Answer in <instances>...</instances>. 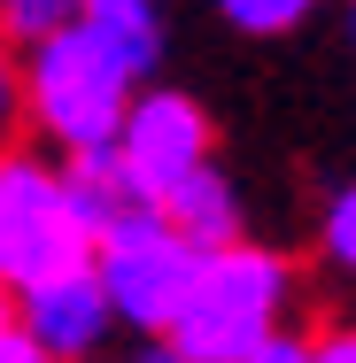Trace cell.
<instances>
[{
	"label": "cell",
	"mask_w": 356,
	"mask_h": 363,
	"mask_svg": "<svg viewBox=\"0 0 356 363\" xmlns=\"http://www.w3.org/2000/svg\"><path fill=\"white\" fill-rule=\"evenodd\" d=\"M310 8H318V0H217V16H225L232 31H248V39H279Z\"/></svg>",
	"instance_id": "10"
},
{
	"label": "cell",
	"mask_w": 356,
	"mask_h": 363,
	"mask_svg": "<svg viewBox=\"0 0 356 363\" xmlns=\"http://www.w3.org/2000/svg\"><path fill=\"white\" fill-rule=\"evenodd\" d=\"M210 116H202V101L194 93H171V85H147L140 108H132V124H124V170H132V186H140V201L155 209L171 186H186L194 170H210Z\"/></svg>",
	"instance_id": "5"
},
{
	"label": "cell",
	"mask_w": 356,
	"mask_h": 363,
	"mask_svg": "<svg viewBox=\"0 0 356 363\" xmlns=\"http://www.w3.org/2000/svg\"><path fill=\"white\" fill-rule=\"evenodd\" d=\"M318 363H356V325H333V333H318Z\"/></svg>",
	"instance_id": "15"
},
{
	"label": "cell",
	"mask_w": 356,
	"mask_h": 363,
	"mask_svg": "<svg viewBox=\"0 0 356 363\" xmlns=\"http://www.w3.org/2000/svg\"><path fill=\"white\" fill-rule=\"evenodd\" d=\"M101 263V232L85 224L63 162L31 147H0V286L39 294Z\"/></svg>",
	"instance_id": "2"
},
{
	"label": "cell",
	"mask_w": 356,
	"mask_h": 363,
	"mask_svg": "<svg viewBox=\"0 0 356 363\" xmlns=\"http://www.w3.org/2000/svg\"><path fill=\"white\" fill-rule=\"evenodd\" d=\"M31 116V101H23V62H16V47L0 39V147H8V132Z\"/></svg>",
	"instance_id": "12"
},
{
	"label": "cell",
	"mask_w": 356,
	"mask_h": 363,
	"mask_svg": "<svg viewBox=\"0 0 356 363\" xmlns=\"http://www.w3.org/2000/svg\"><path fill=\"white\" fill-rule=\"evenodd\" d=\"M349 39H356V0H349Z\"/></svg>",
	"instance_id": "18"
},
{
	"label": "cell",
	"mask_w": 356,
	"mask_h": 363,
	"mask_svg": "<svg viewBox=\"0 0 356 363\" xmlns=\"http://www.w3.org/2000/svg\"><path fill=\"white\" fill-rule=\"evenodd\" d=\"M0 333H16V294L0 286Z\"/></svg>",
	"instance_id": "17"
},
{
	"label": "cell",
	"mask_w": 356,
	"mask_h": 363,
	"mask_svg": "<svg viewBox=\"0 0 356 363\" xmlns=\"http://www.w3.org/2000/svg\"><path fill=\"white\" fill-rule=\"evenodd\" d=\"M318 247H325L333 271H356V178L325 201V217H318Z\"/></svg>",
	"instance_id": "11"
},
{
	"label": "cell",
	"mask_w": 356,
	"mask_h": 363,
	"mask_svg": "<svg viewBox=\"0 0 356 363\" xmlns=\"http://www.w3.org/2000/svg\"><path fill=\"white\" fill-rule=\"evenodd\" d=\"M256 363H318V340L286 325V333H279V340H271V348H264V356H256Z\"/></svg>",
	"instance_id": "13"
},
{
	"label": "cell",
	"mask_w": 356,
	"mask_h": 363,
	"mask_svg": "<svg viewBox=\"0 0 356 363\" xmlns=\"http://www.w3.org/2000/svg\"><path fill=\"white\" fill-rule=\"evenodd\" d=\"M155 209H163V224H171L178 240H194L202 255L240 247V194H232V178H225V170H194V178H186V186H171Z\"/></svg>",
	"instance_id": "7"
},
{
	"label": "cell",
	"mask_w": 356,
	"mask_h": 363,
	"mask_svg": "<svg viewBox=\"0 0 356 363\" xmlns=\"http://www.w3.org/2000/svg\"><path fill=\"white\" fill-rule=\"evenodd\" d=\"M0 363H55V356H47V348H39V340L16 325V333H0Z\"/></svg>",
	"instance_id": "14"
},
{
	"label": "cell",
	"mask_w": 356,
	"mask_h": 363,
	"mask_svg": "<svg viewBox=\"0 0 356 363\" xmlns=\"http://www.w3.org/2000/svg\"><path fill=\"white\" fill-rule=\"evenodd\" d=\"M286 309H294V263L279 247L240 240L202 263V286L171 325V348L186 363H256L286 333Z\"/></svg>",
	"instance_id": "3"
},
{
	"label": "cell",
	"mask_w": 356,
	"mask_h": 363,
	"mask_svg": "<svg viewBox=\"0 0 356 363\" xmlns=\"http://www.w3.org/2000/svg\"><path fill=\"white\" fill-rule=\"evenodd\" d=\"M124 363H186V356H178L171 340H140V348H132V356H124Z\"/></svg>",
	"instance_id": "16"
},
{
	"label": "cell",
	"mask_w": 356,
	"mask_h": 363,
	"mask_svg": "<svg viewBox=\"0 0 356 363\" xmlns=\"http://www.w3.org/2000/svg\"><path fill=\"white\" fill-rule=\"evenodd\" d=\"M77 23H85L101 47H117V55L140 70V85L155 77V62H163V0H85Z\"/></svg>",
	"instance_id": "8"
},
{
	"label": "cell",
	"mask_w": 356,
	"mask_h": 363,
	"mask_svg": "<svg viewBox=\"0 0 356 363\" xmlns=\"http://www.w3.org/2000/svg\"><path fill=\"white\" fill-rule=\"evenodd\" d=\"M77 8H85V0H0V39L31 55L39 39L70 31V23H77Z\"/></svg>",
	"instance_id": "9"
},
{
	"label": "cell",
	"mask_w": 356,
	"mask_h": 363,
	"mask_svg": "<svg viewBox=\"0 0 356 363\" xmlns=\"http://www.w3.org/2000/svg\"><path fill=\"white\" fill-rule=\"evenodd\" d=\"M16 325L55 363H85V356H101V340L117 333V301L101 286V271H77V279H55L39 294H16Z\"/></svg>",
	"instance_id": "6"
},
{
	"label": "cell",
	"mask_w": 356,
	"mask_h": 363,
	"mask_svg": "<svg viewBox=\"0 0 356 363\" xmlns=\"http://www.w3.org/2000/svg\"><path fill=\"white\" fill-rule=\"evenodd\" d=\"M140 93H147L140 70H132L117 47H101L85 23L39 39V47L23 55L31 132L63 147V162H70V155H101V147H117V140H124V124H132V108H140Z\"/></svg>",
	"instance_id": "1"
},
{
	"label": "cell",
	"mask_w": 356,
	"mask_h": 363,
	"mask_svg": "<svg viewBox=\"0 0 356 363\" xmlns=\"http://www.w3.org/2000/svg\"><path fill=\"white\" fill-rule=\"evenodd\" d=\"M202 247L194 240H178L163 209H132L124 224H109V240H101V286L117 301V325H132L140 340H171V325L186 317V301L202 286Z\"/></svg>",
	"instance_id": "4"
}]
</instances>
